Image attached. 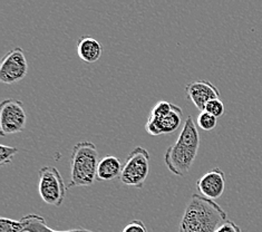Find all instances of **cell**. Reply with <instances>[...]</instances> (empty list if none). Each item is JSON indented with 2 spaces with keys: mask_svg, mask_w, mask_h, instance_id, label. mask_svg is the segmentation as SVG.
Returning <instances> with one entry per match:
<instances>
[{
  "mask_svg": "<svg viewBox=\"0 0 262 232\" xmlns=\"http://www.w3.org/2000/svg\"><path fill=\"white\" fill-rule=\"evenodd\" d=\"M98 150L93 142L83 141L74 145L71 156V177L67 187L91 186L97 180Z\"/></svg>",
  "mask_w": 262,
  "mask_h": 232,
  "instance_id": "cell-3",
  "label": "cell"
},
{
  "mask_svg": "<svg viewBox=\"0 0 262 232\" xmlns=\"http://www.w3.org/2000/svg\"><path fill=\"white\" fill-rule=\"evenodd\" d=\"M200 147V134L192 116L186 118L176 143L166 149L164 163L177 177H185L194 163Z\"/></svg>",
  "mask_w": 262,
  "mask_h": 232,
  "instance_id": "cell-2",
  "label": "cell"
},
{
  "mask_svg": "<svg viewBox=\"0 0 262 232\" xmlns=\"http://www.w3.org/2000/svg\"><path fill=\"white\" fill-rule=\"evenodd\" d=\"M102 54L103 47L97 39L91 36H83L78 39L77 55L80 60L87 64H93L102 57Z\"/></svg>",
  "mask_w": 262,
  "mask_h": 232,
  "instance_id": "cell-11",
  "label": "cell"
},
{
  "mask_svg": "<svg viewBox=\"0 0 262 232\" xmlns=\"http://www.w3.org/2000/svg\"><path fill=\"white\" fill-rule=\"evenodd\" d=\"M27 114L23 102L14 98L4 99L0 104V134L3 137L20 133L26 128Z\"/></svg>",
  "mask_w": 262,
  "mask_h": 232,
  "instance_id": "cell-7",
  "label": "cell"
},
{
  "mask_svg": "<svg viewBox=\"0 0 262 232\" xmlns=\"http://www.w3.org/2000/svg\"><path fill=\"white\" fill-rule=\"evenodd\" d=\"M122 232H148L145 223L141 220L130 221Z\"/></svg>",
  "mask_w": 262,
  "mask_h": 232,
  "instance_id": "cell-18",
  "label": "cell"
},
{
  "mask_svg": "<svg viewBox=\"0 0 262 232\" xmlns=\"http://www.w3.org/2000/svg\"><path fill=\"white\" fill-rule=\"evenodd\" d=\"M204 111L209 113L212 116L219 118L223 116L224 112H226V106H224L221 99H212L207 105H205Z\"/></svg>",
  "mask_w": 262,
  "mask_h": 232,
  "instance_id": "cell-16",
  "label": "cell"
},
{
  "mask_svg": "<svg viewBox=\"0 0 262 232\" xmlns=\"http://www.w3.org/2000/svg\"><path fill=\"white\" fill-rule=\"evenodd\" d=\"M183 111L180 106L166 101H160L155 104L145 124V131L149 135L173 134L182 123Z\"/></svg>",
  "mask_w": 262,
  "mask_h": 232,
  "instance_id": "cell-4",
  "label": "cell"
},
{
  "mask_svg": "<svg viewBox=\"0 0 262 232\" xmlns=\"http://www.w3.org/2000/svg\"><path fill=\"white\" fill-rule=\"evenodd\" d=\"M18 149L14 146L3 145L0 146V165H7L12 162V159L16 154H18Z\"/></svg>",
  "mask_w": 262,
  "mask_h": 232,
  "instance_id": "cell-17",
  "label": "cell"
},
{
  "mask_svg": "<svg viewBox=\"0 0 262 232\" xmlns=\"http://www.w3.org/2000/svg\"><path fill=\"white\" fill-rule=\"evenodd\" d=\"M67 185L55 166H43L38 172V193L40 199L48 205L58 208L63 204Z\"/></svg>",
  "mask_w": 262,
  "mask_h": 232,
  "instance_id": "cell-6",
  "label": "cell"
},
{
  "mask_svg": "<svg viewBox=\"0 0 262 232\" xmlns=\"http://www.w3.org/2000/svg\"><path fill=\"white\" fill-rule=\"evenodd\" d=\"M0 232H25L23 222L9 218L0 219Z\"/></svg>",
  "mask_w": 262,
  "mask_h": 232,
  "instance_id": "cell-15",
  "label": "cell"
},
{
  "mask_svg": "<svg viewBox=\"0 0 262 232\" xmlns=\"http://www.w3.org/2000/svg\"><path fill=\"white\" fill-rule=\"evenodd\" d=\"M20 221L24 224L25 232H94L84 228H76L65 231L54 230L48 227L45 219L38 215H35V213H29V215L24 216L20 219Z\"/></svg>",
  "mask_w": 262,
  "mask_h": 232,
  "instance_id": "cell-13",
  "label": "cell"
},
{
  "mask_svg": "<svg viewBox=\"0 0 262 232\" xmlns=\"http://www.w3.org/2000/svg\"><path fill=\"white\" fill-rule=\"evenodd\" d=\"M215 232H242V230L235 222L228 219L226 222H223L220 227L215 230Z\"/></svg>",
  "mask_w": 262,
  "mask_h": 232,
  "instance_id": "cell-19",
  "label": "cell"
},
{
  "mask_svg": "<svg viewBox=\"0 0 262 232\" xmlns=\"http://www.w3.org/2000/svg\"><path fill=\"white\" fill-rule=\"evenodd\" d=\"M28 74V62L24 49L16 47L5 55L0 62V81L6 85L16 84Z\"/></svg>",
  "mask_w": 262,
  "mask_h": 232,
  "instance_id": "cell-8",
  "label": "cell"
},
{
  "mask_svg": "<svg viewBox=\"0 0 262 232\" xmlns=\"http://www.w3.org/2000/svg\"><path fill=\"white\" fill-rule=\"evenodd\" d=\"M196 189L201 196L214 200L219 199L226 190V174L220 167H214L204 173L196 181Z\"/></svg>",
  "mask_w": 262,
  "mask_h": 232,
  "instance_id": "cell-10",
  "label": "cell"
},
{
  "mask_svg": "<svg viewBox=\"0 0 262 232\" xmlns=\"http://www.w3.org/2000/svg\"><path fill=\"white\" fill-rule=\"evenodd\" d=\"M149 155L146 149L136 146L127 156L123 164L121 173V182L126 186L141 189L144 185L149 173Z\"/></svg>",
  "mask_w": 262,
  "mask_h": 232,
  "instance_id": "cell-5",
  "label": "cell"
},
{
  "mask_svg": "<svg viewBox=\"0 0 262 232\" xmlns=\"http://www.w3.org/2000/svg\"><path fill=\"white\" fill-rule=\"evenodd\" d=\"M227 220V212L213 200L192 194L181 218L178 232H215Z\"/></svg>",
  "mask_w": 262,
  "mask_h": 232,
  "instance_id": "cell-1",
  "label": "cell"
},
{
  "mask_svg": "<svg viewBox=\"0 0 262 232\" xmlns=\"http://www.w3.org/2000/svg\"><path fill=\"white\" fill-rule=\"evenodd\" d=\"M196 124L201 130L210 132L216 128L217 118L212 116L211 114H209V113H207L205 111H203L199 114V116L196 118Z\"/></svg>",
  "mask_w": 262,
  "mask_h": 232,
  "instance_id": "cell-14",
  "label": "cell"
},
{
  "mask_svg": "<svg viewBox=\"0 0 262 232\" xmlns=\"http://www.w3.org/2000/svg\"><path fill=\"white\" fill-rule=\"evenodd\" d=\"M123 165L121 160L114 155L104 156L99 160L97 167L98 181H112L117 177H121Z\"/></svg>",
  "mask_w": 262,
  "mask_h": 232,
  "instance_id": "cell-12",
  "label": "cell"
},
{
  "mask_svg": "<svg viewBox=\"0 0 262 232\" xmlns=\"http://www.w3.org/2000/svg\"><path fill=\"white\" fill-rule=\"evenodd\" d=\"M186 95L195 108L203 112L207 105L212 99H219L221 97L220 91L212 84L210 80H194L185 87Z\"/></svg>",
  "mask_w": 262,
  "mask_h": 232,
  "instance_id": "cell-9",
  "label": "cell"
}]
</instances>
